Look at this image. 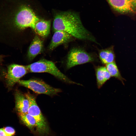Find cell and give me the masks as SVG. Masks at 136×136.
Here are the masks:
<instances>
[{"mask_svg":"<svg viewBox=\"0 0 136 136\" xmlns=\"http://www.w3.org/2000/svg\"><path fill=\"white\" fill-rule=\"evenodd\" d=\"M28 72L31 73H47L65 83L80 85L73 81L59 70L52 61L46 59H42L26 65Z\"/></svg>","mask_w":136,"mask_h":136,"instance_id":"cell-2","label":"cell"},{"mask_svg":"<svg viewBox=\"0 0 136 136\" xmlns=\"http://www.w3.org/2000/svg\"><path fill=\"white\" fill-rule=\"evenodd\" d=\"M97 86L101 88L104 83L111 77L106 67L99 66L95 69Z\"/></svg>","mask_w":136,"mask_h":136,"instance_id":"cell-12","label":"cell"},{"mask_svg":"<svg viewBox=\"0 0 136 136\" xmlns=\"http://www.w3.org/2000/svg\"><path fill=\"white\" fill-rule=\"evenodd\" d=\"M24 94L29 103L27 113L35 118L38 131L41 134L47 133L49 129L47 122L37 104L35 97L29 92Z\"/></svg>","mask_w":136,"mask_h":136,"instance_id":"cell-3","label":"cell"},{"mask_svg":"<svg viewBox=\"0 0 136 136\" xmlns=\"http://www.w3.org/2000/svg\"><path fill=\"white\" fill-rule=\"evenodd\" d=\"M18 115L22 121L29 128L32 129L36 126L35 118L28 113L18 114Z\"/></svg>","mask_w":136,"mask_h":136,"instance_id":"cell-14","label":"cell"},{"mask_svg":"<svg viewBox=\"0 0 136 136\" xmlns=\"http://www.w3.org/2000/svg\"><path fill=\"white\" fill-rule=\"evenodd\" d=\"M51 25L50 20L41 19L36 24L35 32L42 37H46L50 34Z\"/></svg>","mask_w":136,"mask_h":136,"instance_id":"cell-11","label":"cell"},{"mask_svg":"<svg viewBox=\"0 0 136 136\" xmlns=\"http://www.w3.org/2000/svg\"><path fill=\"white\" fill-rule=\"evenodd\" d=\"M99 55L100 60L103 64H106L114 62V55L113 51L110 49L101 50Z\"/></svg>","mask_w":136,"mask_h":136,"instance_id":"cell-13","label":"cell"},{"mask_svg":"<svg viewBox=\"0 0 136 136\" xmlns=\"http://www.w3.org/2000/svg\"><path fill=\"white\" fill-rule=\"evenodd\" d=\"M26 66L12 64L8 67L6 80L8 86L12 87L20 79L28 72Z\"/></svg>","mask_w":136,"mask_h":136,"instance_id":"cell-6","label":"cell"},{"mask_svg":"<svg viewBox=\"0 0 136 136\" xmlns=\"http://www.w3.org/2000/svg\"><path fill=\"white\" fill-rule=\"evenodd\" d=\"M43 41L38 36H36L29 46L27 56L30 60H33L42 51L43 48Z\"/></svg>","mask_w":136,"mask_h":136,"instance_id":"cell-10","label":"cell"},{"mask_svg":"<svg viewBox=\"0 0 136 136\" xmlns=\"http://www.w3.org/2000/svg\"><path fill=\"white\" fill-rule=\"evenodd\" d=\"M53 27L54 31H63L73 37L97 43L94 37L84 27L79 15L73 12H65L56 14Z\"/></svg>","mask_w":136,"mask_h":136,"instance_id":"cell-1","label":"cell"},{"mask_svg":"<svg viewBox=\"0 0 136 136\" xmlns=\"http://www.w3.org/2000/svg\"><path fill=\"white\" fill-rule=\"evenodd\" d=\"M0 136H11L8 134L5 131L3 128H0Z\"/></svg>","mask_w":136,"mask_h":136,"instance_id":"cell-17","label":"cell"},{"mask_svg":"<svg viewBox=\"0 0 136 136\" xmlns=\"http://www.w3.org/2000/svg\"><path fill=\"white\" fill-rule=\"evenodd\" d=\"M106 67L111 77L117 78L123 82V78L115 62L106 64Z\"/></svg>","mask_w":136,"mask_h":136,"instance_id":"cell-15","label":"cell"},{"mask_svg":"<svg viewBox=\"0 0 136 136\" xmlns=\"http://www.w3.org/2000/svg\"><path fill=\"white\" fill-rule=\"evenodd\" d=\"M15 109L18 114L27 113L29 103L24 94L17 90L15 92Z\"/></svg>","mask_w":136,"mask_h":136,"instance_id":"cell-9","label":"cell"},{"mask_svg":"<svg viewBox=\"0 0 136 136\" xmlns=\"http://www.w3.org/2000/svg\"><path fill=\"white\" fill-rule=\"evenodd\" d=\"M73 37L65 31L56 30L54 31L49 48L52 50L61 44L71 41L73 39Z\"/></svg>","mask_w":136,"mask_h":136,"instance_id":"cell-8","label":"cell"},{"mask_svg":"<svg viewBox=\"0 0 136 136\" xmlns=\"http://www.w3.org/2000/svg\"><path fill=\"white\" fill-rule=\"evenodd\" d=\"M95 60L93 55L83 49L74 48L70 50L68 55L66 63V68L69 69L77 65L94 62Z\"/></svg>","mask_w":136,"mask_h":136,"instance_id":"cell-5","label":"cell"},{"mask_svg":"<svg viewBox=\"0 0 136 136\" xmlns=\"http://www.w3.org/2000/svg\"><path fill=\"white\" fill-rule=\"evenodd\" d=\"M3 128L5 132L8 135L13 136L14 134L15 131L13 127L10 126H7Z\"/></svg>","mask_w":136,"mask_h":136,"instance_id":"cell-16","label":"cell"},{"mask_svg":"<svg viewBox=\"0 0 136 136\" xmlns=\"http://www.w3.org/2000/svg\"><path fill=\"white\" fill-rule=\"evenodd\" d=\"M18 83L21 86L29 88L38 94H44L52 96L61 91L60 89L53 87L40 80H19Z\"/></svg>","mask_w":136,"mask_h":136,"instance_id":"cell-4","label":"cell"},{"mask_svg":"<svg viewBox=\"0 0 136 136\" xmlns=\"http://www.w3.org/2000/svg\"><path fill=\"white\" fill-rule=\"evenodd\" d=\"M112 8L122 13L136 12V0H107Z\"/></svg>","mask_w":136,"mask_h":136,"instance_id":"cell-7","label":"cell"}]
</instances>
